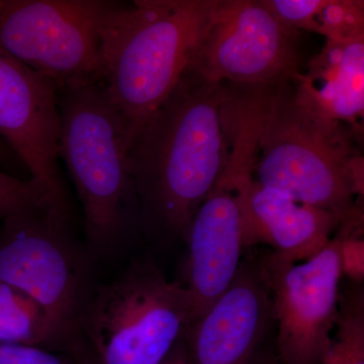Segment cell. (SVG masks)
Wrapping results in <instances>:
<instances>
[{"label": "cell", "mask_w": 364, "mask_h": 364, "mask_svg": "<svg viewBox=\"0 0 364 364\" xmlns=\"http://www.w3.org/2000/svg\"><path fill=\"white\" fill-rule=\"evenodd\" d=\"M72 358L75 361V364H98L97 359L85 343L79 345L75 351L72 353Z\"/></svg>", "instance_id": "cell-22"}, {"label": "cell", "mask_w": 364, "mask_h": 364, "mask_svg": "<svg viewBox=\"0 0 364 364\" xmlns=\"http://www.w3.org/2000/svg\"><path fill=\"white\" fill-rule=\"evenodd\" d=\"M273 323L259 261L243 259L232 286L189 330L188 364H261Z\"/></svg>", "instance_id": "cell-11"}, {"label": "cell", "mask_w": 364, "mask_h": 364, "mask_svg": "<svg viewBox=\"0 0 364 364\" xmlns=\"http://www.w3.org/2000/svg\"><path fill=\"white\" fill-rule=\"evenodd\" d=\"M0 344L31 345L63 353L43 306L4 282H0Z\"/></svg>", "instance_id": "cell-15"}, {"label": "cell", "mask_w": 364, "mask_h": 364, "mask_svg": "<svg viewBox=\"0 0 364 364\" xmlns=\"http://www.w3.org/2000/svg\"><path fill=\"white\" fill-rule=\"evenodd\" d=\"M261 364H279V361H277V355L274 354L270 353L269 350H267V354H265L264 358H263L262 363Z\"/></svg>", "instance_id": "cell-24"}, {"label": "cell", "mask_w": 364, "mask_h": 364, "mask_svg": "<svg viewBox=\"0 0 364 364\" xmlns=\"http://www.w3.org/2000/svg\"><path fill=\"white\" fill-rule=\"evenodd\" d=\"M228 176L236 189L244 249L267 245L289 262L312 258L328 245L341 220L261 186L247 155L235 158Z\"/></svg>", "instance_id": "cell-12"}, {"label": "cell", "mask_w": 364, "mask_h": 364, "mask_svg": "<svg viewBox=\"0 0 364 364\" xmlns=\"http://www.w3.org/2000/svg\"><path fill=\"white\" fill-rule=\"evenodd\" d=\"M0 136L25 163L53 203L70 213L60 171L58 90L51 81L0 50Z\"/></svg>", "instance_id": "cell-10"}, {"label": "cell", "mask_w": 364, "mask_h": 364, "mask_svg": "<svg viewBox=\"0 0 364 364\" xmlns=\"http://www.w3.org/2000/svg\"><path fill=\"white\" fill-rule=\"evenodd\" d=\"M248 88L239 100L244 132L257 150V159L250 152L253 178L343 221L363 198V158L353 131L301 104L294 79Z\"/></svg>", "instance_id": "cell-2"}, {"label": "cell", "mask_w": 364, "mask_h": 364, "mask_svg": "<svg viewBox=\"0 0 364 364\" xmlns=\"http://www.w3.org/2000/svg\"><path fill=\"white\" fill-rule=\"evenodd\" d=\"M49 207L59 208L40 184L33 179L18 178L0 170V220L4 221L11 215Z\"/></svg>", "instance_id": "cell-19"}, {"label": "cell", "mask_w": 364, "mask_h": 364, "mask_svg": "<svg viewBox=\"0 0 364 364\" xmlns=\"http://www.w3.org/2000/svg\"><path fill=\"white\" fill-rule=\"evenodd\" d=\"M363 235V208L358 203L335 232L338 239L341 277L351 284H363L364 282Z\"/></svg>", "instance_id": "cell-18"}, {"label": "cell", "mask_w": 364, "mask_h": 364, "mask_svg": "<svg viewBox=\"0 0 364 364\" xmlns=\"http://www.w3.org/2000/svg\"><path fill=\"white\" fill-rule=\"evenodd\" d=\"M162 364H188L186 343H181Z\"/></svg>", "instance_id": "cell-23"}, {"label": "cell", "mask_w": 364, "mask_h": 364, "mask_svg": "<svg viewBox=\"0 0 364 364\" xmlns=\"http://www.w3.org/2000/svg\"><path fill=\"white\" fill-rule=\"evenodd\" d=\"M301 104L331 121L358 127L364 112V38L326 40L322 51L294 79Z\"/></svg>", "instance_id": "cell-14"}, {"label": "cell", "mask_w": 364, "mask_h": 364, "mask_svg": "<svg viewBox=\"0 0 364 364\" xmlns=\"http://www.w3.org/2000/svg\"><path fill=\"white\" fill-rule=\"evenodd\" d=\"M70 214L49 207L4 220L0 282L25 291L43 306L63 353L70 355L95 293L91 255L72 237Z\"/></svg>", "instance_id": "cell-6"}, {"label": "cell", "mask_w": 364, "mask_h": 364, "mask_svg": "<svg viewBox=\"0 0 364 364\" xmlns=\"http://www.w3.org/2000/svg\"><path fill=\"white\" fill-rule=\"evenodd\" d=\"M230 100L227 86L188 67L132 139L141 233L149 240L183 242L196 210L221 181L231 158Z\"/></svg>", "instance_id": "cell-1"}, {"label": "cell", "mask_w": 364, "mask_h": 364, "mask_svg": "<svg viewBox=\"0 0 364 364\" xmlns=\"http://www.w3.org/2000/svg\"><path fill=\"white\" fill-rule=\"evenodd\" d=\"M321 364H364L363 284L340 287L339 318Z\"/></svg>", "instance_id": "cell-16"}, {"label": "cell", "mask_w": 364, "mask_h": 364, "mask_svg": "<svg viewBox=\"0 0 364 364\" xmlns=\"http://www.w3.org/2000/svg\"><path fill=\"white\" fill-rule=\"evenodd\" d=\"M263 6L289 30L316 33L318 14L327 0H261Z\"/></svg>", "instance_id": "cell-20"}, {"label": "cell", "mask_w": 364, "mask_h": 364, "mask_svg": "<svg viewBox=\"0 0 364 364\" xmlns=\"http://www.w3.org/2000/svg\"><path fill=\"white\" fill-rule=\"evenodd\" d=\"M200 313L181 282L152 260H134L97 284L80 337L98 364H162L186 341Z\"/></svg>", "instance_id": "cell-5"}, {"label": "cell", "mask_w": 364, "mask_h": 364, "mask_svg": "<svg viewBox=\"0 0 364 364\" xmlns=\"http://www.w3.org/2000/svg\"><path fill=\"white\" fill-rule=\"evenodd\" d=\"M259 267L272 301L279 364H321L339 318L338 239L310 259L289 262L270 252Z\"/></svg>", "instance_id": "cell-9"}, {"label": "cell", "mask_w": 364, "mask_h": 364, "mask_svg": "<svg viewBox=\"0 0 364 364\" xmlns=\"http://www.w3.org/2000/svg\"><path fill=\"white\" fill-rule=\"evenodd\" d=\"M316 33L337 42L364 38V2L327 0L318 14Z\"/></svg>", "instance_id": "cell-17"}, {"label": "cell", "mask_w": 364, "mask_h": 364, "mask_svg": "<svg viewBox=\"0 0 364 364\" xmlns=\"http://www.w3.org/2000/svg\"><path fill=\"white\" fill-rule=\"evenodd\" d=\"M60 160L85 215L87 251L107 257L141 233L128 132L98 81L58 91Z\"/></svg>", "instance_id": "cell-4"}, {"label": "cell", "mask_w": 364, "mask_h": 364, "mask_svg": "<svg viewBox=\"0 0 364 364\" xmlns=\"http://www.w3.org/2000/svg\"><path fill=\"white\" fill-rule=\"evenodd\" d=\"M218 0L119 2L102 36L98 82L126 124L129 141L176 87Z\"/></svg>", "instance_id": "cell-3"}, {"label": "cell", "mask_w": 364, "mask_h": 364, "mask_svg": "<svg viewBox=\"0 0 364 364\" xmlns=\"http://www.w3.org/2000/svg\"><path fill=\"white\" fill-rule=\"evenodd\" d=\"M117 4L0 0V50L58 91L98 81L105 26Z\"/></svg>", "instance_id": "cell-7"}, {"label": "cell", "mask_w": 364, "mask_h": 364, "mask_svg": "<svg viewBox=\"0 0 364 364\" xmlns=\"http://www.w3.org/2000/svg\"><path fill=\"white\" fill-rule=\"evenodd\" d=\"M74 361V360H73ZM61 352L31 345L0 344V364H73Z\"/></svg>", "instance_id": "cell-21"}, {"label": "cell", "mask_w": 364, "mask_h": 364, "mask_svg": "<svg viewBox=\"0 0 364 364\" xmlns=\"http://www.w3.org/2000/svg\"><path fill=\"white\" fill-rule=\"evenodd\" d=\"M261 0H218L188 68L205 80L265 87L296 79V36Z\"/></svg>", "instance_id": "cell-8"}, {"label": "cell", "mask_w": 364, "mask_h": 364, "mask_svg": "<svg viewBox=\"0 0 364 364\" xmlns=\"http://www.w3.org/2000/svg\"><path fill=\"white\" fill-rule=\"evenodd\" d=\"M183 242L188 255L182 284L203 315L233 284L244 250L236 189L224 176L196 210Z\"/></svg>", "instance_id": "cell-13"}]
</instances>
